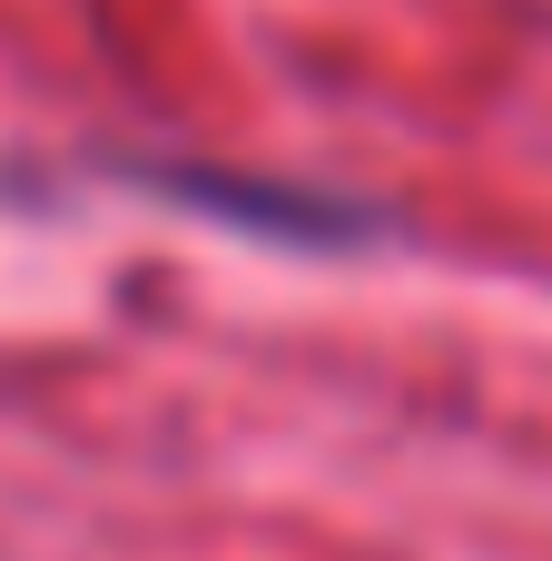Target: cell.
I'll list each match as a JSON object with an SVG mask.
<instances>
[{
    "instance_id": "cell-1",
    "label": "cell",
    "mask_w": 552,
    "mask_h": 561,
    "mask_svg": "<svg viewBox=\"0 0 552 561\" xmlns=\"http://www.w3.org/2000/svg\"><path fill=\"white\" fill-rule=\"evenodd\" d=\"M128 187L207 217V227H237L257 247H296V256H365V247H395L405 217L385 197H356V187H326V178H277V168H207V158H109Z\"/></svg>"
}]
</instances>
